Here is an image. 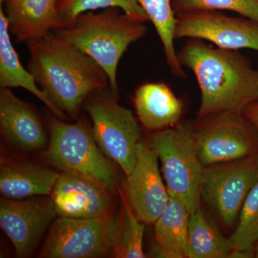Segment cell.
I'll list each match as a JSON object with an SVG mask.
<instances>
[{"instance_id": "2", "label": "cell", "mask_w": 258, "mask_h": 258, "mask_svg": "<svg viewBox=\"0 0 258 258\" xmlns=\"http://www.w3.org/2000/svg\"><path fill=\"white\" fill-rule=\"evenodd\" d=\"M178 57L181 66L192 71L200 86L199 118L222 112L243 113L258 101V71L237 51L189 39Z\"/></svg>"}, {"instance_id": "23", "label": "cell", "mask_w": 258, "mask_h": 258, "mask_svg": "<svg viewBox=\"0 0 258 258\" xmlns=\"http://www.w3.org/2000/svg\"><path fill=\"white\" fill-rule=\"evenodd\" d=\"M232 250L254 254L258 243V181L250 190L239 215V223L230 237Z\"/></svg>"}, {"instance_id": "6", "label": "cell", "mask_w": 258, "mask_h": 258, "mask_svg": "<svg viewBox=\"0 0 258 258\" xmlns=\"http://www.w3.org/2000/svg\"><path fill=\"white\" fill-rule=\"evenodd\" d=\"M92 120L93 137L110 160L130 175L137 161V148L142 140L138 121L130 110L118 103V95L111 88L94 91L84 102Z\"/></svg>"}, {"instance_id": "24", "label": "cell", "mask_w": 258, "mask_h": 258, "mask_svg": "<svg viewBox=\"0 0 258 258\" xmlns=\"http://www.w3.org/2000/svg\"><path fill=\"white\" fill-rule=\"evenodd\" d=\"M111 8H119L125 14L139 21L146 23L149 20L137 0H60L57 4L59 13L69 25L83 13Z\"/></svg>"}, {"instance_id": "15", "label": "cell", "mask_w": 258, "mask_h": 258, "mask_svg": "<svg viewBox=\"0 0 258 258\" xmlns=\"http://www.w3.org/2000/svg\"><path fill=\"white\" fill-rule=\"evenodd\" d=\"M5 5L10 31L19 42H28L66 28L69 24L59 13L60 0H0Z\"/></svg>"}, {"instance_id": "11", "label": "cell", "mask_w": 258, "mask_h": 258, "mask_svg": "<svg viewBox=\"0 0 258 258\" xmlns=\"http://www.w3.org/2000/svg\"><path fill=\"white\" fill-rule=\"evenodd\" d=\"M56 216L51 198H5L0 201V226L11 240L18 257H28L34 252Z\"/></svg>"}, {"instance_id": "25", "label": "cell", "mask_w": 258, "mask_h": 258, "mask_svg": "<svg viewBox=\"0 0 258 258\" xmlns=\"http://www.w3.org/2000/svg\"><path fill=\"white\" fill-rule=\"evenodd\" d=\"M175 14L227 10L258 23V0H172Z\"/></svg>"}, {"instance_id": "5", "label": "cell", "mask_w": 258, "mask_h": 258, "mask_svg": "<svg viewBox=\"0 0 258 258\" xmlns=\"http://www.w3.org/2000/svg\"><path fill=\"white\" fill-rule=\"evenodd\" d=\"M148 143L161 161L169 195L183 202L190 212L200 208L205 166L199 158L193 125L179 123L153 132Z\"/></svg>"}, {"instance_id": "9", "label": "cell", "mask_w": 258, "mask_h": 258, "mask_svg": "<svg viewBox=\"0 0 258 258\" xmlns=\"http://www.w3.org/2000/svg\"><path fill=\"white\" fill-rule=\"evenodd\" d=\"M257 181L258 153L237 160L205 166L201 199L226 227H230Z\"/></svg>"}, {"instance_id": "18", "label": "cell", "mask_w": 258, "mask_h": 258, "mask_svg": "<svg viewBox=\"0 0 258 258\" xmlns=\"http://www.w3.org/2000/svg\"><path fill=\"white\" fill-rule=\"evenodd\" d=\"M0 87L23 88L36 96L54 115L64 120L68 115L53 104L35 78L20 62L10 36L8 22L3 5L0 6Z\"/></svg>"}, {"instance_id": "13", "label": "cell", "mask_w": 258, "mask_h": 258, "mask_svg": "<svg viewBox=\"0 0 258 258\" xmlns=\"http://www.w3.org/2000/svg\"><path fill=\"white\" fill-rule=\"evenodd\" d=\"M57 216L92 219L111 214V191L81 176L61 172L50 195Z\"/></svg>"}, {"instance_id": "19", "label": "cell", "mask_w": 258, "mask_h": 258, "mask_svg": "<svg viewBox=\"0 0 258 258\" xmlns=\"http://www.w3.org/2000/svg\"><path fill=\"white\" fill-rule=\"evenodd\" d=\"M190 213L183 202L169 195L166 210L154 223L158 252L161 257H186Z\"/></svg>"}, {"instance_id": "3", "label": "cell", "mask_w": 258, "mask_h": 258, "mask_svg": "<svg viewBox=\"0 0 258 258\" xmlns=\"http://www.w3.org/2000/svg\"><path fill=\"white\" fill-rule=\"evenodd\" d=\"M111 8L100 13L86 12L66 28L53 31L56 36L93 59L109 79V86L118 96L117 69L129 45L145 35L144 22Z\"/></svg>"}, {"instance_id": "21", "label": "cell", "mask_w": 258, "mask_h": 258, "mask_svg": "<svg viewBox=\"0 0 258 258\" xmlns=\"http://www.w3.org/2000/svg\"><path fill=\"white\" fill-rule=\"evenodd\" d=\"M137 1L147 13L149 20L155 27L171 74L175 77L184 79L186 74L180 63L174 46L176 14L173 8L172 0Z\"/></svg>"}, {"instance_id": "27", "label": "cell", "mask_w": 258, "mask_h": 258, "mask_svg": "<svg viewBox=\"0 0 258 258\" xmlns=\"http://www.w3.org/2000/svg\"><path fill=\"white\" fill-rule=\"evenodd\" d=\"M254 255H255L256 257L258 258V243L255 247V251H254Z\"/></svg>"}, {"instance_id": "8", "label": "cell", "mask_w": 258, "mask_h": 258, "mask_svg": "<svg viewBox=\"0 0 258 258\" xmlns=\"http://www.w3.org/2000/svg\"><path fill=\"white\" fill-rule=\"evenodd\" d=\"M199 158L204 166L257 154V132L243 113L227 111L199 118L193 124Z\"/></svg>"}, {"instance_id": "14", "label": "cell", "mask_w": 258, "mask_h": 258, "mask_svg": "<svg viewBox=\"0 0 258 258\" xmlns=\"http://www.w3.org/2000/svg\"><path fill=\"white\" fill-rule=\"evenodd\" d=\"M0 128L8 142L25 152L48 146L46 130L36 110L8 88L0 89Z\"/></svg>"}, {"instance_id": "4", "label": "cell", "mask_w": 258, "mask_h": 258, "mask_svg": "<svg viewBox=\"0 0 258 258\" xmlns=\"http://www.w3.org/2000/svg\"><path fill=\"white\" fill-rule=\"evenodd\" d=\"M48 125L50 138L44 157L51 165L94 181L110 191L115 189L114 166L98 147L87 121L69 123L54 115Z\"/></svg>"}, {"instance_id": "1", "label": "cell", "mask_w": 258, "mask_h": 258, "mask_svg": "<svg viewBox=\"0 0 258 258\" xmlns=\"http://www.w3.org/2000/svg\"><path fill=\"white\" fill-rule=\"evenodd\" d=\"M28 71L57 108L72 119L91 93L108 87L109 79L90 56L56 36L27 42Z\"/></svg>"}, {"instance_id": "20", "label": "cell", "mask_w": 258, "mask_h": 258, "mask_svg": "<svg viewBox=\"0 0 258 258\" xmlns=\"http://www.w3.org/2000/svg\"><path fill=\"white\" fill-rule=\"evenodd\" d=\"M232 250L230 238L220 233L201 207L190 213L186 257H229Z\"/></svg>"}, {"instance_id": "7", "label": "cell", "mask_w": 258, "mask_h": 258, "mask_svg": "<svg viewBox=\"0 0 258 258\" xmlns=\"http://www.w3.org/2000/svg\"><path fill=\"white\" fill-rule=\"evenodd\" d=\"M120 216L59 217L52 222L40 257L96 258L113 254Z\"/></svg>"}, {"instance_id": "17", "label": "cell", "mask_w": 258, "mask_h": 258, "mask_svg": "<svg viewBox=\"0 0 258 258\" xmlns=\"http://www.w3.org/2000/svg\"><path fill=\"white\" fill-rule=\"evenodd\" d=\"M60 174L32 163L2 159L0 191L13 200L50 196Z\"/></svg>"}, {"instance_id": "12", "label": "cell", "mask_w": 258, "mask_h": 258, "mask_svg": "<svg viewBox=\"0 0 258 258\" xmlns=\"http://www.w3.org/2000/svg\"><path fill=\"white\" fill-rule=\"evenodd\" d=\"M125 194L141 221L155 223L167 207L169 195L160 174L157 154L146 141L139 142L137 161L126 176Z\"/></svg>"}, {"instance_id": "16", "label": "cell", "mask_w": 258, "mask_h": 258, "mask_svg": "<svg viewBox=\"0 0 258 258\" xmlns=\"http://www.w3.org/2000/svg\"><path fill=\"white\" fill-rule=\"evenodd\" d=\"M136 113L142 125L152 132L179 123L184 104L165 83L141 85L134 96Z\"/></svg>"}, {"instance_id": "26", "label": "cell", "mask_w": 258, "mask_h": 258, "mask_svg": "<svg viewBox=\"0 0 258 258\" xmlns=\"http://www.w3.org/2000/svg\"><path fill=\"white\" fill-rule=\"evenodd\" d=\"M243 114L255 129L258 135V101L251 103L248 106L246 107Z\"/></svg>"}, {"instance_id": "10", "label": "cell", "mask_w": 258, "mask_h": 258, "mask_svg": "<svg viewBox=\"0 0 258 258\" xmlns=\"http://www.w3.org/2000/svg\"><path fill=\"white\" fill-rule=\"evenodd\" d=\"M184 37L208 40L225 50L258 51V23L218 11L179 13L176 15L175 38Z\"/></svg>"}, {"instance_id": "22", "label": "cell", "mask_w": 258, "mask_h": 258, "mask_svg": "<svg viewBox=\"0 0 258 258\" xmlns=\"http://www.w3.org/2000/svg\"><path fill=\"white\" fill-rule=\"evenodd\" d=\"M123 198V209L112 255L118 258H144L145 223L141 221L132 207Z\"/></svg>"}]
</instances>
